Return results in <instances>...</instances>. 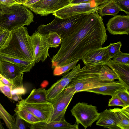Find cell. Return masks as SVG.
<instances>
[{"label": "cell", "instance_id": "1", "mask_svg": "<svg viewBox=\"0 0 129 129\" xmlns=\"http://www.w3.org/2000/svg\"><path fill=\"white\" fill-rule=\"evenodd\" d=\"M106 31L102 17L98 12L86 14L74 31L63 39L51 59L52 68L82 60L88 52L102 47L107 38Z\"/></svg>", "mask_w": 129, "mask_h": 129}, {"label": "cell", "instance_id": "2", "mask_svg": "<svg viewBox=\"0 0 129 129\" xmlns=\"http://www.w3.org/2000/svg\"><path fill=\"white\" fill-rule=\"evenodd\" d=\"M11 32L8 46L0 50V54L30 62L35 61L31 37L27 27L22 26Z\"/></svg>", "mask_w": 129, "mask_h": 129}, {"label": "cell", "instance_id": "3", "mask_svg": "<svg viewBox=\"0 0 129 129\" xmlns=\"http://www.w3.org/2000/svg\"><path fill=\"white\" fill-rule=\"evenodd\" d=\"M102 66L85 65L81 68L64 89L75 93L109 84L112 82L101 79L100 72Z\"/></svg>", "mask_w": 129, "mask_h": 129}, {"label": "cell", "instance_id": "4", "mask_svg": "<svg viewBox=\"0 0 129 129\" xmlns=\"http://www.w3.org/2000/svg\"><path fill=\"white\" fill-rule=\"evenodd\" d=\"M33 20V14L28 8L17 3L4 7L0 14V26L5 30L11 31L29 25Z\"/></svg>", "mask_w": 129, "mask_h": 129}, {"label": "cell", "instance_id": "5", "mask_svg": "<svg viewBox=\"0 0 129 129\" xmlns=\"http://www.w3.org/2000/svg\"><path fill=\"white\" fill-rule=\"evenodd\" d=\"M86 14H78L63 19L55 17L54 19L50 23L40 25L37 31L44 35L49 32H55L63 39L74 31Z\"/></svg>", "mask_w": 129, "mask_h": 129}, {"label": "cell", "instance_id": "6", "mask_svg": "<svg viewBox=\"0 0 129 129\" xmlns=\"http://www.w3.org/2000/svg\"><path fill=\"white\" fill-rule=\"evenodd\" d=\"M70 111L72 115L76 119V123L81 124L85 129L91 127L97 120L100 113L96 106L83 102L77 103Z\"/></svg>", "mask_w": 129, "mask_h": 129}, {"label": "cell", "instance_id": "7", "mask_svg": "<svg viewBox=\"0 0 129 129\" xmlns=\"http://www.w3.org/2000/svg\"><path fill=\"white\" fill-rule=\"evenodd\" d=\"M25 109L32 113L41 122H49L53 112L52 104L49 102L30 103L22 99L16 104V109Z\"/></svg>", "mask_w": 129, "mask_h": 129}, {"label": "cell", "instance_id": "8", "mask_svg": "<svg viewBox=\"0 0 129 129\" xmlns=\"http://www.w3.org/2000/svg\"><path fill=\"white\" fill-rule=\"evenodd\" d=\"M99 4L95 1L79 4H72L52 13L55 17L61 19L70 17L76 15L98 12Z\"/></svg>", "mask_w": 129, "mask_h": 129}, {"label": "cell", "instance_id": "9", "mask_svg": "<svg viewBox=\"0 0 129 129\" xmlns=\"http://www.w3.org/2000/svg\"><path fill=\"white\" fill-rule=\"evenodd\" d=\"M75 93L74 92L64 89L55 99L50 102L53 107V113L50 122L65 120V114L67 108Z\"/></svg>", "mask_w": 129, "mask_h": 129}, {"label": "cell", "instance_id": "10", "mask_svg": "<svg viewBox=\"0 0 129 129\" xmlns=\"http://www.w3.org/2000/svg\"><path fill=\"white\" fill-rule=\"evenodd\" d=\"M30 37L35 63L44 62L50 56L48 53L50 46L45 35L37 31Z\"/></svg>", "mask_w": 129, "mask_h": 129}, {"label": "cell", "instance_id": "11", "mask_svg": "<svg viewBox=\"0 0 129 129\" xmlns=\"http://www.w3.org/2000/svg\"><path fill=\"white\" fill-rule=\"evenodd\" d=\"M70 3V0H40L32 5L29 8L37 14L47 16Z\"/></svg>", "mask_w": 129, "mask_h": 129}, {"label": "cell", "instance_id": "12", "mask_svg": "<svg viewBox=\"0 0 129 129\" xmlns=\"http://www.w3.org/2000/svg\"><path fill=\"white\" fill-rule=\"evenodd\" d=\"M80 68L79 64L70 71L63 74L62 78L46 90V97L49 102L55 99L63 90Z\"/></svg>", "mask_w": 129, "mask_h": 129}, {"label": "cell", "instance_id": "13", "mask_svg": "<svg viewBox=\"0 0 129 129\" xmlns=\"http://www.w3.org/2000/svg\"><path fill=\"white\" fill-rule=\"evenodd\" d=\"M111 59L108 55L106 46L88 52L82 60L85 65L96 66L107 65Z\"/></svg>", "mask_w": 129, "mask_h": 129}, {"label": "cell", "instance_id": "14", "mask_svg": "<svg viewBox=\"0 0 129 129\" xmlns=\"http://www.w3.org/2000/svg\"><path fill=\"white\" fill-rule=\"evenodd\" d=\"M107 30L112 35H128L129 15H116L109 19Z\"/></svg>", "mask_w": 129, "mask_h": 129}, {"label": "cell", "instance_id": "15", "mask_svg": "<svg viewBox=\"0 0 129 129\" xmlns=\"http://www.w3.org/2000/svg\"><path fill=\"white\" fill-rule=\"evenodd\" d=\"M24 72L19 66L12 63L5 61H0V73L4 77L12 79Z\"/></svg>", "mask_w": 129, "mask_h": 129}, {"label": "cell", "instance_id": "16", "mask_svg": "<svg viewBox=\"0 0 129 129\" xmlns=\"http://www.w3.org/2000/svg\"><path fill=\"white\" fill-rule=\"evenodd\" d=\"M79 124L76 123L73 125L66 120L61 121L50 122L48 123L40 122L29 126L31 129H78Z\"/></svg>", "mask_w": 129, "mask_h": 129}, {"label": "cell", "instance_id": "17", "mask_svg": "<svg viewBox=\"0 0 129 129\" xmlns=\"http://www.w3.org/2000/svg\"><path fill=\"white\" fill-rule=\"evenodd\" d=\"M96 124L109 129H119L117 125L115 116L110 109H106L100 113Z\"/></svg>", "mask_w": 129, "mask_h": 129}, {"label": "cell", "instance_id": "18", "mask_svg": "<svg viewBox=\"0 0 129 129\" xmlns=\"http://www.w3.org/2000/svg\"><path fill=\"white\" fill-rule=\"evenodd\" d=\"M107 66L117 75L119 82L123 84L126 88L129 89V65L114 64L109 61Z\"/></svg>", "mask_w": 129, "mask_h": 129}, {"label": "cell", "instance_id": "19", "mask_svg": "<svg viewBox=\"0 0 129 129\" xmlns=\"http://www.w3.org/2000/svg\"><path fill=\"white\" fill-rule=\"evenodd\" d=\"M114 113L119 129H129V105L110 109Z\"/></svg>", "mask_w": 129, "mask_h": 129}, {"label": "cell", "instance_id": "20", "mask_svg": "<svg viewBox=\"0 0 129 129\" xmlns=\"http://www.w3.org/2000/svg\"><path fill=\"white\" fill-rule=\"evenodd\" d=\"M125 87L126 88L123 84L120 82L119 81H114L107 85L90 89L87 90L86 91L98 94L109 95L112 96L116 94L117 90Z\"/></svg>", "mask_w": 129, "mask_h": 129}, {"label": "cell", "instance_id": "21", "mask_svg": "<svg viewBox=\"0 0 129 129\" xmlns=\"http://www.w3.org/2000/svg\"><path fill=\"white\" fill-rule=\"evenodd\" d=\"M120 11L122 10L120 7L114 0H111L100 5L98 13L102 17L107 15L115 16Z\"/></svg>", "mask_w": 129, "mask_h": 129}, {"label": "cell", "instance_id": "22", "mask_svg": "<svg viewBox=\"0 0 129 129\" xmlns=\"http://www.w3.org/2000/svg\"><path fill=\"white\" fill-rule=\"evenodd\" d=\"M24 100L26 102L30 103L49 102L46 97V90L43 88L33 89L29 95Z\"/></svg>", "mask_w": 129, "mask_h": 129}, {"label": "cell", "instance_id": "23", "mask_svg": "<svg viewBox=\"0 0 129 129\" xmlns=\"http://www.w3.org/2000/svg\"><path fill=\"white\" fill-rule=\"evenodd\" d=\"M1 61L9 62L17 65L22 68L25 72H30L36 63L35 61L30 62L0 54V61Z\"/></svg>", "mask_w": 129, "mask_h": 129}, {"label": "cell", "instance_id": "24", "mask_svg": "<svg viewBox=\"0 0 129 129\" xmlns=\"http://www.w3.org/2000/svg\"><path fill=\"white\" fill-rule=\"evenodd\" d=\"M15 111L16 114L22 119L31 125L35 124L41 122L32 113L25 109L16 108Z\"/></svg>", "mask_w": 129, "mask_h": 129}, {"label": "cell", "instance_id": "25", "mask_svg": "<svg viewBox=\"0 0 129 129\" xmlns=\"http://www.w3.org/2000/svg\"><path fill=\"white\" fill-rule=\"evenodd\" d=\"M100 76L101 80L112 82L118 77L115 72L107 65L102 66L100 71Z\"/></svg>", "mask_w": 129, "mask_h": 129}, {"label": "cell", "instance_id": "26", "mask_svg": "<svg viewBox=\"0 0 129 129\" xmlns=\"http://www.w3.org/2000/svg\"><path fill=\"white\" fill-rule=\"evenodd\" d=\"M0 116L8 128L14 129L15 122V119L14 116L10 114L0 103Z\"/></svg>", "mask_w": 129, "mask_h": 129}, {"label": "cell", "instance_id": "27", "mask_svg": "<svg viewBox=\"0 0 129 129\" xmlns=\"http://www.w3.org/2000/svg\"><path fill=\"white\" fill-rule=\"evenodd\" d=\"M79 60H77L64 65L56 67L54 68L53 75L59 76L69 72L76 66Z\"/></svg>", "mask_w": 129, "mask_h": 129}, {"label": "cell", "instance_id": "28", "mask_svg": "<svg viewBox=\"0 0 129 129\" xmlns=\"http://www.w3.org/2000/svg\"><path fill=\"white\" fill-rule=\"evenodd\" d=\"M50 48L58 47L62 42L63 39L56 32H49L45 35Z\"/></svg>", "mask_w": 129, "mask_h": 129}, {"label": "cell", "instance_id": "29", "mask_svg": "<svg viewBox=\"0 0 129 129\" xmlns=\"http://www.w3.org/2000/svg\"><path fill=\"white\" fill-rule=\"evenodd\" d=\"M110 59V61L116 64H124L129 65V54L120 51Z\"/></svg>", "mask_w": 129, "mask_h": 129}, {"label": "cell", "instance_id": "30", "mask_svg": "<svg viewBox=\"0 0 129 129\" xmlns=\"http://www.w3.org/2000/svg\"><path fill=\"white\" fill-rule=\"evenodd\" d=\"M12 37L11 31L5 30L0 35V50L8 46Z\"/></svg>", "mask_w": 129, "mask_h": 129}, {"label": "cell", "instance_id": "31", "mask_svg": "<svg viewBox=\"0 0 129 129\" xmlns=\"http://www.w3.org/2000/svg\"><path fill=\"white\" fill-rule=\"evenodd\" d=\"M120 41L114 43H111L107 46L108 54L110 58L111 59L120 51L122 46Z\"/></svg>", "mask_w": 129, "mask_h": 129}, {"label": "cell", "instance_id": "32", "mask_svg": "<svg viewBox=\"0 0 129 129\" xmlns=\"http://www.w3.org/2000/svg\"><path fill=\"white\" fill-rule=\"evenodd\" d=\"M116 94L126 104L129 105V89L125 87L117 90Z\"/></svg>", "mask_w": 129, "mask_h": 129}, {"label": "cell", "instance_id": "33", "mask_svg": "<svg viewBox=\"0 0 129 129\" xmlns=\"http://www.w3.org/2000/svg\"><path fill=\"white\" fill-rule=\"evenodd\" d=\"M121 106L123 107L127 106L125 103L115 94L109 99L108 106Z\"/></svg>", "mask_w": 129, "mask_h": 129}, {"label": "cell", "instance_id": "34", "mask_svg": "<svg viewBox=\"0 0 129 129\" xmlns=\"http://www.w3.org/2000/svg\"><path fill=\"white\" fill-rule=\"evenodd\" d=\"M122 11L129 15V0H114Z\"/></svg>", "mask_w": 129, "mask_h": 129}, {"label": "cell", "instance_id": "35", "mask_svg": "<svg viewBox=\"0 0 129 129\" xmlns=\"http://www.w3.org/2000/svg\"><path fill=\"white\" fill-rule=\"evenodd\" d=\"M11 89V86L4 84L0 81V91L5 95L11 99H12Z\"/></svg>", "mask_w": 129, "mask_h": 129}, {"label": "cell", "instance_id": "36", "mask_svg": "<svg viewBox=\"0 0 129 129\" xmlns=\"http://www.w3.org/2000/svg\"><path fill=\"white\" fill-rule=\"evenodd\" d=\"M23 120L16 114L14 129H25L26 126Z\"/></svg>", "mask_w": 129, "mask_h": 129}, {"label": "cell", "instance_id": "37", "mask_svg": "<svg viewBox=\"0 0 129 129\" xmlns=\"http://www.w3.org/2000/svg\"><path fill=\"white\" fill-rule=\"evenodd\" d=\"M0 81L3 84L12 86V79H7L3 76L0 73Z\"/></svg>", "mask_w": 129, "mask_h": 129}, {"label": "cell", "instance_id": "38", "mask_svg": "<svg viewBox=\"0 0 129 129\" xmlns=\"http://www.w3.org/2000/svg\"><path fill=\"white\" fill-rule=\"evenodd\" d=\"M17 3L14 0H0V4L6 6H10Z\"/></svg>", "mask_w": 129, "mask_h": 129}, {"label": "cell", "instance_id": "39", "mask_svg": "<svg viewBox=\"0 0 129 129\" xmlns=\"http://www.w3.org/2000/svg\"><path fill=\"white\" fill-rule=\"evenodd\" d=\"M92 1H95L98 3L100 5L98 0H72L70 3L72 4H79L90 2Z\"/></svg>", "mask_w": 129, "mask_h": 129}, {"label": "cell", "instance_id": "40", "mask_svg": "<svg viewBox=\"0 0 129 129\" xmlns=\"http://www.w3.org/2000/svg\"><path fill=\"white\" fill-rule=\"evenodd\" d=\"M40 0H29L23 4L27 7L29 8L32 5Z\"/></svg>", "mask_w": 129, "mask_h": 129}, {"label": "cell", "instance_id": "41", "mask_svg": "<svg viewBox=\"0 0 129 129\" xmlns=\"http://www.w3.org/2000/svg\"><path fill=\"white\" fill-rule=\"evenodd\" d=\"M17 3L23 4L29 0H14Z\"/></svg>", "mask_w": 129, "mask_h": 129}, {"label": "cell", "instance_id": "42", "mask_svg": "<svg viewBox=\"0 0 129 129\" xmlns=\"http://www.w3.org/2000/svg\"><path fill=\"white\" fill-rule=\"evenodd\" d=\"M111 0H98L100 5L108 2Z\"/></svg>", "mask_w": 129, "mask_h": 129}, {"label": "cell", "instance_id": "43", "mask_svg": "<svg viewBox=\"0 0 129 129\" xmlns=\"http://www.w3.org/2000/svg\"><path fill=\"white\" fill-rule=\"evenodd\" d=\"M5 6H4L3 5L0 4V14L1 13L3 8Z\"/></svg>", "mask_w": 129, "mask_h": 129}, {"label": "cell", "instance_id": "44", "mask_svg": "<svg viewBox=\"0 0 129 129\" xmlns=\"http://www.w3.org/2000/svg\"><path fill=\"white\" fill-rule=\"evenodd\" d=\"M1 118L0 116V129H4V128L3 127V126L2 125V124L1 122Z\"/></svg>", "mask_w": 129, "mask_h": 129}, {"label": "cell", "instance_id": "45", "mask_svg": "<svg viewBox=\"0 0 129 129\" xmlns=\"http://www.w3.org/2000/svg\"><path fill=\"white\" fill-rule=\"evenodd\" d=\"M5 30V29L0 26V35L2 32Z\"/></svg>", "mask_w": 129, "mask_h": 129}, {"label": "cell", "instance_id": "46", "mask_svg": "<svg viewBox=\"0 0 129 129\" xmlns=\"http://www.w3.org/2000/svg\"><path fill=\"white\" fill-rule=\"evenodd\" d=\"M72 0H70V1H71Z\"/></svg>", "mask_w": 129, "mask_h": 129}]
</instances>
